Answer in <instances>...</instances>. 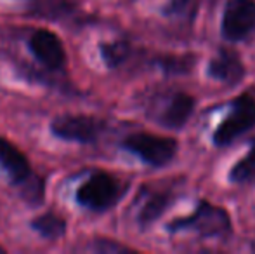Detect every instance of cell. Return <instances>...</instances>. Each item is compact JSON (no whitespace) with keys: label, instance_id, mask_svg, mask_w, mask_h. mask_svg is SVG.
Returning a JSON list of instances; mask_svg holds the SVG:
<instances>
[{"label":"cell","instance_id":"1","mask_svg":"<svg viewBox=\"0 0 255 254\" xmlns=\"http://www.w3.org/2000/svg\"><path fill=\"white\" fill-rule=\"evenodd\" d=\"M167 228L170 232L191 230L203 237H222L231 234V220L224 209L202 202L191 216L170 221Z\"/></svg>","mask_w":255,"mask_h":254},{"label":"cell","instance_id":"2","mask_svg":"<svg viewBox=\"0 0 255 254\" xmlns=\"http://www.w3.org/2000/svg\"><path fill=\"white\" fill-rule=\"evenodd\" d=\"M120 195V181L104 171H96L78 187L77 202L85 209L101 213L115 206Z\"/></svg>","mask_w":255,"mask_h":254},{"label":"cell","instance_id":"3","mask_svg":"<svg viewBox=\"0 0 255 254\" xmlns=\"http://www.w3.org/2000/svg\"><path fill=\"white\" fill-rule=\"evenodd\" d=\"M122 146L154 167H161L168 164L177 153V141L175 139L146 134V132H135V134L127 136Z\"/></svg>","mask_w":255,"mask_h":254},{"label":"cell","instance_id":"4","mask_svg":"<svg viewBox=\"0 0 255 254\" xmlns=\"http://www.w3.org/2000/svg\"><path fill=\"white\" fill-rule=\"evenodd\" d=\"M255 126V101L250 94H242L233 101L229 115L214 132V143L226 146Z\"/></svg>","mask_w":255,"mask_h":254},{"label":"cell","instance_id":"5","mask_svg":"<svg viewBox=\"0 0 255 254\" xmlns=\"http://www.w3.org/2000/svg\"><path fill=\"white\" fill-rule=\"evenodd\" d=\"M104 124L91 115H61L51 122V132L63 141L94 143L101 136Z\"/></svg>","mask_w":255,"mask_h":254},{"label":"cell","instance_id":"6","mask_svg":"<svg viewBox=\"0 0 255 254\" xmlns=\"http://www.w3.org/2000/svg\"><path fill=\"white\" fill-rule=\"evenodd\" d=\"M255 26L254 0H231L222 17V35L228 40H243Z\"/></svg>","mask_w":255,"mask_h":254},{"label":"cell","instance_id":"7","mask_svg":"<svg viewBox=\"0 0 255 254\" xmlns=\"http://www.w3.org/2000/svg\"><path fill=\"white\" fill-rule=\"evenodd\" d=\"M28 45L35 58L51 70H59L66 63V51L63 47V42L51 30L45 28L35 30L28 40Z\"/></svg>","mask_w":255,"mask_h":254},{"label":"cell","instance_id":"8","mask_svg":"<svg viewBox=\"0 0 255 254\" xmlns=\"http://www.w3.org/2000/svg\"><path fill=\"white\" fill-rule=\"evenodd\" d=\"M0 169L10 178L12 183H23L31 174L30 162L24 153L5 138H0Z\"/></svg>","mask_w":255,"mask_h":254},{"label":"cell","instance_id":"9","mask_svg":"<svg viewBox=\"0 0 255 254\" xmlns=\"http://www.w3.org/2000/svg\"><path fill=\"white\" fill-rule=\"evenodd\" d=\"M208 73L212 78L224 84H236L245 77V66L240 58L231 51L222 49L210 63H208Z\"/></svg>","mask_w":255,"mask_h":254},{"label":"cell","instance_id":"10","mask_svg":"<svg viewBox=\"0 0 255 254\" xmlns=\"http://www.w3.org/2000/svg\"><path fill=\"white\" fill-rule=\"evenodd\" d=\"M195 108V98L186 92H175L170 99H168L167 106L161 112L160 122L165 127L170 129H181L189 120Z\"/></svg>","mask_w":255,"mask_h":254},{"label":"cell","instance_id":"11","mask_svg":"<svg viewBox=\"0 0 255 254\" xmlns=\"http://www.w3.org/2000/svg\"><path fill=\"white\" fill-rule=\"evenodd\" d=\"M170 200H172L170 192H165V190L151 192L146 197L144 204H142L141 211H139V223L142 227H146V225L153 223L154 220H158L163 214V211L168 207Z\"/></svg>","mask_w":255,"mask_h":254},{"label":"cell","instance_id":"12","mask_svg":"<svg viewBox=\"0 0 255 254\" xmlns=\"http://www.w3.org/2000/svg\"><path fill=\"white\" fill-rule=\"evenodd\" d=\"M30 227L38 235H42L44 239H49V241H56V239H61L66 234V221L56 213L40 214V216H37L31 221Z\"/></svg>","mask_w":255,"mask_h":254},{"label":"cell","instance_id":"13","mask_svg":"<svg viewBox=\"0 0 255 254\" xmlns=\"http://www.w3.org/2000/svg\"><path fill=\"white\" fill-rule=\"evenodd\" d=\"M101 58L108 68H117L122 63L127 61L130 54V44L125 40H113V42H103L101 44Z\"/></svg>","mask_w":255,"mask_h":254},{"label":"cell","instance_id":"14","mask_svg":"<svg viewBox=\"0 0 255 254\" xmlns=\"http://www.w3.org/2000/svg\"><path fill=\"white\" fill-rule=\"evenodd\" d=\"M255 180V141L252 143L250 152L243 157L240 162L235 164V167L229 173V181L240 185V183H249Z\"/></svg>","mask_w":255,"mask_h":254},{"label":"cell","instance_id":"15","mask_svg":"<svg viewBox=\"0 0 255 254\" xmlns=\"http://www.w3.org/2000/svg\"><path fill=\"white\" fill-rule=\"evenodd\" d=\"M193 58L188 56H167V58H160L158 64L163 68L165 73L168 75H186L193 68Z\"/></svg>","mask_w":255,"mask_h":254},{"label":"cell","instance_id":"16","mask_svg":"<svg viewBox=\"0 0 255 254\" xmlns=\"http://www.w3.org/2000/svg\"><path fill=\"white\" fill-rule=\"evenodd\" d=\"M198 0H170L163 14L170 17H191Z\"/></svg>","mask_w":255,"mask_h":254}]
</instances>
